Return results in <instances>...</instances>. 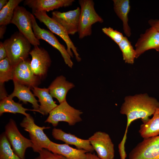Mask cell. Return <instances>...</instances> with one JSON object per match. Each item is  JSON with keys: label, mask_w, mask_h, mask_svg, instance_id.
Returning <instances> with one entry per match:
<instances>
[{"label": "cell", "mask_w": 159, "mask_h": 159, "mask_svg": "<svg viewBox=\"0 0 159 159\" xmlns=\"http://www.w3.org/2000/svg\"><path fill=\"white\" fill-rule=\"evenodd\" d=\"M14 67L7 57L0 61V84L13 79Z\"/></svg>", "instance_id": "83f0119b"}, {"label": "cell", "mask_w": 159, "mask_h": 159, "mask_svg": "<svg viewBox=\"0 0 159 159\" xmlns=\"http://www.w3.org/2000/svg\"><path fill=\"white\" fill-rule=\"evenodd\" d=\"M8 1L7 0H0V11L7 4Z\"/></svg>", "instance_id": "e575fe53"}, {"label": "cell", "mask_w": 159, "mask_h": 159, "mask_svg": "<svg viewBox=\"0 0 159 159\" xmlns=\"http://www.w3.org/2000/svg\"><path fill=\"white\" fill-rule=\"evenodd\" d=\"M136 58L145 51L154 49L159 52V32L150 27L141 34L135 44Z\"/></svg>", "instance_id": "9a60e30c"}, {"label": "cell", "mask_w": 159, "mask_h": 159, "mask_svg": "<svg viewBox=\"0 0 159 159\" xmlns=\"http://www.w3.org/2000/svg\"><path fill=\"white\" fill-rule=\"evenodd\" d=\"M20 125L29 133L30 140L33 144L32 148L34 152L38 153L43 149H47L51 141L44 133V130L49 128V127L38 126L31 115L25 117Z\"/></svg>", "instance_id": "5b68a950"}, {"label": "cell", "mask_w": 159, "mask_h": 159, "mask_svg": "<svg viewBox=\"0 0 159 159\" xmlns=\"http://www.w3.org/2000/svg\"><path fill=\"white\" fill-rule=\"evenodd\" d=\"M118 45L122 52L123 59L125 62L133 64L136 58V52L127 38L124 37Z\"/></svg>", "instance_id": "484cf974"}, {"label": "cell", "mask_w": 159, "mask_h": 159, "mask_svg": "<svg viewBox=\"0 0 159 159\" xmlns=\"http://www.w3.org/2000/svg\"><path fill=\"white\" fill-rule=\"evenodd\" d=\"M33 13L35 17L40 22L43 23L51 32L59 36L64 41L67 45V51L71 57H73L72 50L77 61L78 62H80L81 58L77 52V49L65 29L52 17L49 16L45 11H37Z\"/></svg>", "instance_id": "8992f818"}, {"label": "cell", "mask_w": 159, "mask_h": 159, "mask_svg": "<svg viewBox=\"0 0 159 159\" xmlns=\"http://www.w3.org/2000/svg\"><path fill=\"white\" fill-rule=\"evenodd\" d=\"M5 128V133L12 150L19 157L25 159L26 150L33 147L31 140L21 134L16 122L12 119H10Z\"/></svg>", "instance_id": "52a82bcc"}, {"label": "cell", "mask_w": 159, "mask_h": 159, "mask_svg": "<svg viewBox=\"0 0 159 159\" xmlns=\"http://www.w3.org/2000/svg\"><path fill=\"white\" fill-rule=\"evenodd\" d=\"M31 14L24 7L18 5L14 10L11 23L17 27L19 32L27 39L31 44L34 46H38L40 43L33 30Z\"/></svg>", "instance_id": "ba28073f"}, {"label": "cell", "mask_w": 159, "mask_h": 159, "mask_svg": "<svg viewBox=\"0 0 159 159\" xmlns=\"http://www.w3.org/2000/svg\"><path fill=\"white\" fill-rule=\"evenodd\" d=\"M114 11L122 22L124 32L126 36L131 35V29L128 24V14L130 6L129 0H113Z\"/></svg>", "instance_id": "7402d4cb"}, {"label": "cell", "mask_w": 159, "mask_h": 159, "mask_svg": "<svg viewBox=\"0 0 159 159\" xmlns=\"http://www.w3.org/2000/svg\"><path fill=\"white\" fill-rule=\"evenodd\" d=\"M7 57V54L3 43L0 42V61L5 59Z\"/></svg>", "instance_id": "1f68e13d"}, {"label": "cell", "mask_w": 159, "mask_h": 159, "mask_svg": "<svg viewBox=\"0 0 159 159\" xmlns=\"http://www.w3.org/2000/svg\"><path fill=\"white\" fill-rule=\"evenodd\" d=\"M23 0H9L0 11V25L5 26L11 23L15 8Z\"/></svg>", "instance_id": "d4e9b609"}, {"label": "cell", "mask_w": 159, "mask_h": 159, "mask_svg": "<svg viewBox=\"0 0 159 159\" xmlns=\"http://www.w3.org/2000/svg\"><path fill=\"white\" fill-rule=\"evenodd\" d=\"M159 107V102L155 98L146 93L126 96L120 112L125 115L127 121L125 132L122 140L126 141L128 128L134 121L140 119L143 123L147 122Z\"/></svg>", "instance_id": "6da1fadb"}, {"label": "cell", "mask_w": 159, "mask_h": 159, "mask_svg": "<svg viewBox=\"0 0 159 159\" xmlns=\"http://www.w3.org/2000/svg\"><path fill=\"white\" fill-rule=\"evenodd\" d=\"M38 153L39 155L34 159H67L62 155L54 153L47 149H43Z\"/></svg>", "instance_id": "f546056e"}, {"label": "cell", "mask_w": 159, "mask_h": 159, "mask_svg": "<svg viewBox=\"0 0 159 159\" xmlns=\"http://www.w3.org/2000/svg\"><path fill=\"white\" fill-rule=\"evenodd\" d=\"M82 113L80 110L70 106L65 101L59 103L50 112L44 122L51 123L54 127L62 121L72 126L82 121L81 115Z\"/></svg>", "instance_id": "277c9868"}, {"label": "cell", "mask_w": 159, "mask_h": 159, "mask_svg": "<svg viewBox=\"0 0 159 159\" xmlns=\"http://www.w3.org/2000/svg\"><path fill=\"white\" fill-rule=\"evenodd\" d=\"M13 80L14 90L12 93L9 96L12 98L16 97L20 101L25 104L28 102L32 104L33 109L40 113L38 101L36 99L34 94L30 91L31 89L27 86L19 83L15 80Z\"/></svg>", "instance_id": "ffe728a7"}, {"label": "cell", "mask_w": 159, "mask_h": 159, "mask_svg": "<svg viewBox=\"0 0 159 159\" xmlns=\"http://www.w3.org/2000/svg\"><path fill=\"white\" fill-rule=\"evenodd\" d=\"M32 57L30 66L34 74L41 79L45 77L51 63L48 52L44 48L34 46L29 52Z\"/></svg>", "instance_id": "7c38bea8"}, {"label": "cell", "mask_w": 159, "mask_h": 159, "mask_svg": "<svg viewBox=\"0 0 159 159\" xmlns=\"http://www.w3.org/2000/svg\"><path fill=\"white\" fill-rule=\"evenodd\" d=\"M102 30L104 34L110 38L118 45L124 37L122 33L110 27L103 28Z\"/></svg>", "instance_id": "f1b7e54d"}, {"label": "cell", "mask_w": 159, "mask_h": 159, "mask_svg": "<svg viewBox=\"0 0 159 159\" xmlns=\"http://www.w3.org/2000/svg\"><path fill=\"white\" fill-rule=\"evenodd\" d=\"M52 135L55 139L61 140L69 145H74L78 149L91 153L94 150L88 139L80 138L74 135L67 133L61 129L55 127L52 129Z\"/></svg>", "instance_id": "2e32d148"}, {"label": "cell", "mask_w": 159, "mask_h": 159, "mask_svg": "<svg viewBox=\"0 0 159 159\" xmlns=\"http://www.w3.org/2000/svg\"><path fill=\"white\" fill-rule=\"evenodd\" d=\"M47 150L56 154L62 155L67 159H86L88 152L82 149L73 148L69 145L59 144L51 141Z\"/></svg>", "instance_id": "d6986e66"}, {"label": "cell", "mask_w": 159, "mask_h": 159, "mask_svg": "<svg viewBox=\"0 0 159 159\" xmlns=\"http://www.w3.org/2000/svg\"><path fill=\"white\" fill-rule=\"evenodd\" d=\"M7 57L14 68L28 59L31 43L19 32H16L3 43Z\"/></svg>", "instance_id": "7a4b0ae2"}, {"label": "cell", "mask_w": 159, "mask_h": 159, "mask_svg": "<svg viewBox=\"0 0 159 159\" xmlns=\"http://www.w3.org/2000/svg\"><path fill=\"white\" fill-rule=\"evenodd\" d=\"M80 8L65 12L54 11L52 18L61 25L69 35H74L78 32Z\"/></svg>", "instance_id": "5bb4252c"}, {"label": "cell", "mask_w": 159, "mask_h": 159, "mask_svg": "<svg viewBox=\"0 0 159 159\" xmlns=\"http://www.w3.org/2000/svg\"><path fill=\"white\" fill-rule=\"evenodd\" d=\"M30 62V59L28 58L14 68L13 80L32 89L37 87L40 83L41 79L32 71Z\"/></svg>", "instance_id": "4fadbf2b"}, {"label": "cell", "mask_w": 159, "mask_h": 159, "mask_svg": "<svg viewBox=\"0 0 159 159\" xmlns=\"http://www.w3.org/2000/svg\"><path fill=\"white\" fill-rule=\"evenodd\" d=\"M34 96L38 99L40 103L39 110L43 115H47L57 106L53 97L49 92V89L35 87L32 89Z\"/></svg>", "instance_id": "44dd1931"}, {"label": "cell", "mask_w": 159, "mask_h": 159, "mask_svg": "<svg viewBox=\"0 0 159 159\" xmlns=\"http://www.w3.org/2000/svg\"><path fill=\"white\" fill-rule=\"evenodd\" d=\"M6 26H0V38L1 39L3 38V35L5 32Z\"/></svg>", "instance_id": "836d02e7"}, {"label": "cell", "mask_w": 159, "mask_h": 159, "mask_svg": "<svg viewBox=\"0 0 159 159\" xmlns=\"http://www.w3.org/2000/svg\"><path fill=\"white\" fill-rule=\"evenodd\" d=\"M0 159H22L12 150L4 132L0 137Z\"/></svg>", "instance_id": "4316f807"}, {"label": "cell", "mask_w": 159, "mask_h": 159, "mask_svg": "<svg viewBox=\"0 0 159 159\" xmlns=\"http://www.w3.org/2000/svg\"><path fill=\"white\" fill-rule=\"evenodd\" d=\"M128 159H159V135L143 139L130 151Z\"/></svg>", "instance_id": "30bf717a"}, {"label": "cell", "mask_w": 159, "mask_h": 159, "mask_svg": "<svg viewBox=\"0 0 159 159\" xmlns=\"http://www.w3.org/2000/svg\"><path fill=\"white\" fill-rule=\"evenodd\" d=\"M80 13L78 33L79 38L82 39L90 36L92 25L97 22L102 23L103 19L97 13L92 0H80Z\"/></svg>", "instance_id": "3957f363"}, {"label": "cell", "mask_w": 159, "mask_h": 159, "mask_svg": "<svg viewBox=\"0 0 159 159\" xmlns=\"http://www.w3.org/2000/svg\"><path fill=\"white\" fill-rule=\"evenodd\" d=\"M74 86L73 83L67 80L65 77L60 75L52 82L48 89L52 96L56 98L60 103L66 101L67 92Z\"/></svg>", "instance_id": "ac0fdd59"}, {"label": "cell", "mask_w": 159, "mask_h": 159, "mask_svg": "<svg viewBox=\"0 0 159 159\" xmlns=\"http://www.w3.org/2000/svg\"><path fill=\"white\" fill-rule=\"evenodd\" d=\"M31 19L33 30L36 37L39 40L42 39L57 49L61 53L65 63L70 68H72L73 63L71 57L64 46L59 42L51 32L41 28L37 24L34 16L32 14Z\"/></svg>", "instance_id": "9c48e42d"}, {"label": "cell", "mask_w": 159, "mask_h": 159, "mask_svg": "<svg viewBox=\"0 0 159 159\" xmlns=\"http://www.w3.org/2000/svg\"><path fill=\"white\" fill-rule=\"evenodd\" d=\"M91 145L100 159H114V145L107 133L98 131L88 139Z\"/></svg>", "instance_id": "8fae6325"}, {"label": "cell", "mask_w": 159, "mask_h": 159, "mask_svg": "<svg viewBox=\"0 0 159 159\" xmlns=\"http://www.w3.org/2000/svg\"><path fill=\"white\" fill-rule=\"evenodd\" d=\"M86 159H100L97 155L93 153L87 152Z\"/></svg>", "instance_id": "d6a6232c"}, {"label": "cell", "mask_w": 159, "mask_h": 159, "mask_svg": "<svg viewBox=\"0 0 159 159\" xmlns=\"http://www.w3.org/2000/svg\"><path fill=\"white\" fill-rule=\"evenodd\" d=\"M148 23L151 27L159 32V19H150L148 20Z\"/></svg>", "instance_id": "4dcf8cb0"}, {"label": "cell", "mask_w": 159, "mask_h": 159, "mask_svg": "<svg viewBox=\"0 0 159 159\" xmlns=\"http://www.w3.org/2000/svg\"><path fill=\"white\" fill-rule=\"evenodd\" d=\"M27 111H37L34 109H29L23 107L22 104L15 102L13 98L8 95L0 99V115L5 113H10L15 114H21L25 117H29L30 114L26 112Z\"/></svg>", "instance_id": "cb8c5ba5"}, {"label": "cell", "mask_w": 159, "mask_h": 159, "mask_svg": "<svg viewBox=\"0 0 159 159\" xmlns=\"http://www.w3.org/2000/svg\"><path fill=\"white\" fill-rule=\"evenodd\" d=\"M139 132L143 139L159 135V107L156 109L152 118L140 125Z\"/></svg>", "instance_id": "603a6c76"}, {"label": "cell", "mask_w": 159, "mask_h": 159, "mask_svg": "<svg viewBox=\"0 0 159 159\" xmlns=\"http://www.w3.org/2000/svg\"><path fill=\"white\" fill-rule=\"evenodd\" d=\"M74 1V0H26L24 4L31 8L33 12L37 11L47 12L70 6Z\"/></svg>", "instance_id": "e0dca14e"}]
</instances>
